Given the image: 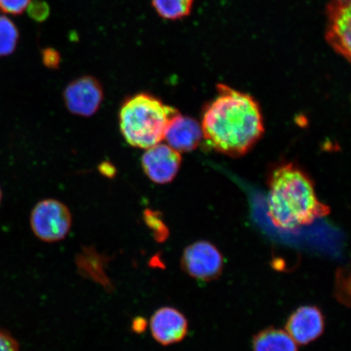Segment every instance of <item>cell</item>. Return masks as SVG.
<instances>
[{
  "label": "cell",
  "instance_id": "3957f363",
  "mask_svg": "<svg viewBox=\"0 0 351 351\" xmlns=\"http://www.w3.org/2000/svg\"><path fill=\"white\" fill-rule=\"evenodd\" d=\"M179 114L177 109L156 96L139 93L122 104L119 113L121 132L130 146L146 150L165 139L170 123Z\"/></svg>",
  "mask_w": 351,
  "mask_h": 351
},
{
  "label": "cell",
  "instance_id": "7c38bea8",
  "mask_svg": "<svg viewBox=\"0 0 351 351\" xmlns=\"http://www.w3.org/2000/svg\"><path fill=\"white\" fill-rule=\"evenodd\" d=\"M109 260V257L99 253L95 248L85 247L77 254L75 262L79 274L112 291L114 285L106 273Z\"/></svg>",
  "mask_w": 351,
  "mask_h": 351
},
{
  "label": "cell",
  "instance_id": "ffe728a7",
  "mask_svg": "<svg viewBox=\"0 0 351 351\" xmlns=\"http://www.w3.org/2000/svg\"><path fill=\"white\" fill-rule=\"evenodd\" d=\"M42 60L47 68L57 69L60 64V55L53 48H46L42 51Z\"/></svg>",
  "mask_w": 351,
  "mask_h": 351
},
{
  "label": "cell",
  "instance_id": "ba28073f",
  "mask_svg": "<svg viewBox=\"0 0 351 351\" xmlns=\"http://www.w3.org/2000/svg\"><path fill=\"white\" fill-rule=\"evenodd\" d=\"M181 165V154L161 143L146 149L142 157L144 173L152 182L161 185L173 181Z\"/></svg>",
  "mask_w": 351,
  "mask_h": 351
},
{
  "label": "cell",
  "instance_id": "2e32d148",
  "mask_svg": "<svg viewBox=\"0 0 351 351\" xmlns=\"http://www.w3.org/2000/svg\"><path fill=\"white\" fill-rule=\"evenodd\" d=\"M143 221L152 232L157 243H165L169 239V230L163 219V215L158 210L146 209L143 213Z\"/></svg>",
  "mask_w": 351,
  "mask_h": 351
},
{
  "label": "cell",
  "instance_id": "52a82bcc",
  "mask_svg": "<svg viewBox=\"0 0 351 351\" xmlns=\"http://www.w3.org/2000/svg\"><path fill=\"white\" fill-rule=\"evenodd\" d=\"M326 38L337 53L350 60L351 0H330L326 8Z\"/></svg>",
  "mask_w": 351,
  "mask_h": 351
},
{
  "label": "cell",
  "instance_id": "5b68a950",
  "mask_svg": "<svg viewBox=\"0 0 351 351\" xmlns=\"http://www.w3.org/2000/svg\"><path fill=\"white\" fill-rule=\"evenodd\" d=\"M181 265L186 273L201 282H210L221 275L223 260L217 247L199 241L184 250Z\"/></svg>",
  "mask_w": 351,
  "mask_h": 351
},
{
  "label": "cell",
  "instance_id": "9c48e42d",
  "mask_svg": "<svg viewBox=\"0 0 351 351\" xmlns=\"http://www.w3.org/2000/svg\"><path fill=\"white\" fill-rule=\"evenodd\" d=\"M154 340L162 346L178 343L185 339L188 322L181 311L164 306L155 311L149 322Z\"/></svg>",
  "mask_w": 351,
  "mask_h": 351
},
{
  "label": "cell",
  "instance_id": "7402d4cb",
  "mask_svg": "<svg viewBox=\"0 0 351 351\" xmlns=\"http://www.w3.org/2000/svg\"><path fill=\"white\" fill-rule=\"evenodd\" d=\"M99 170L101 174L108 178H112L113 177H115L117 173V169L115 167H114L112 164H110L109 162H104V163L101 164L99 166Z\"/></svg>",
  "mask_w": 351,
  "mask_h": 351
},
{
  "label": "cell",
  "instance_id": "6da1fadb",
  "mask_svg": "<svg viewBox=\"0 0 351 351\" xmlns=\"http://www.w3.org/2000/svg\"><path fill=\"white\" fill-rule=\"evenodd\" d=\"M217 91L204 113L203 137L217 152L244 155L265 131L260 107L252 96L226 85L217 86Z\"/></svg>",
  "mask_w": 351,
  "mask_h": 351
},
{
  "label": "cell",
  "instance_id": "4fadbf2b",
  "mask_svg": "<svg viewBox=\"0 0 351 351\" xmlns=\"http://www.w3.org/2000/svg\"><path fill=\"white\" fill-rule=\"evenodd\" d=\"M254 351H298L297 343L287 332L274 328L265 329L254 337Z\"/></svg>",
  "mask_w": 351,
  "mask_h": 351
},
{
  "label": "cell",
  "instance_id": "603a6c76",
  "mask_svg": "<svg viewBox=\"0 0 351 351\" xmlns=\"http://www.w3.org/2000/svg\"><path fill=\"white\" fill-rule=\"evenodd\" d=\"M2 200V191H1V189H0V202H1Z\"/></svg>",
  "mask_w": 351,
  "mask_h": 351
},
{
  "label": "cell",
  "instance_id": "30bf717a",
  "mask_svg": "<svg viewBox=\"0 0 351 351\" xmlns=\"http://www.w3.org/2000/svg\"><path fill=\"white\" fill-rule=\"evenodd\" d=\"M285 328L297 344H309L322 335L324 315L317 306L300 307L289 317Z\"/></svg>",
  "mask_w": 351,
  "mask_h": 351
},
{
  "label": "cell",
  "instance_id": "d6986e66",
  "mask_svg": "<svg viewBox=\"0 0 351 351\" xmlns=\"http://www.w3.org/2000/svg\"><path fill=\"white\" fill-rule=\"evenodd\" d=\"M29 14L35 21H42L47 19L49 15V7L45 2L36 1L30 3Z\"/></svg>",
  "mask_w": 351,
  "mask_h": 351
},
{
  "label": "cell",
  "instance_id": "44dd1931",
  "mask_svg": "<svg viewBox=\"0 0 351 351\" xmlns=\"http://www.w3.org/2000/svg\"><path fill=\"white\" fill-rule=\"evenodd\" d=\"M147 326V320L143 317H138L134 318L133 322H132L131 328L133 332L140 335V333H143L146 330Z\"/></svg>",
  "mask_w": 351,
  "mask_h": 351
},
{
  "label": "cell",
  "instance_id": "277c9868",
  "mask_svg": "<svg viewBox=\"0 0 351 351\" xmlns=\"http://www.w3.org/2000/svg\"><path fill=\"white\" fill-rule=\"evenodd\" d=\"M72 223V214L67 206L54 199L38 202L30 215L34 234L44 243L64 240L69 234Z\"/></svg>",
  "mask_w": 351,
  "mask_h": 351
},
{
  "label": "cell",
  "instance_id": "7a4b0ae2",
  "mask_svg": "<svg viewBox=\"0 0 351 351\" xmlns=\"http://www.w3.org/2000/svg\"><path fill=\"white\" fill-rule=\"evenodd\" d=\"M267 216L276 228L295 230L327 216L330 209L318 199L313 182L293 164L280 166L271 174Z\"/></svg>",
  "mask_w": 351,
  "mask_h": 351
},
{
  "label": "cell",
  "instance_id": "8fae6325",
  "mask_svg": "<svg viewBox=\"0 0 351 351\" xmlns=\"http://www.w3.org/2000/svg\"><path fill=\"white\" fill-rule=\"evenodd\" d=\"M203 138L201 126L191 117H176L166 130L165 139L174 150L188 152L195 150Z\"/></svg>",
  "mask_w": 351,
  "mask_h": 351
},
{
  "label": "cell",
  "instance_id": "8992f818",
  "mask_svg": "<svg viewBox=\"0 0 351 351\" xmlns=\"http://www.w3.org/2000/svg\"><path fill=\"white\" fill-rule=\"evenodd\" d=\"M63 98L66 108L73 115L90 117L103 103V86L97 78L80 77L65 87Z\"/></svg>",
  "mask_w": 351,
  "mask_h": 351
},
{
  "label": "cell",
  "instance_id": "5bb4252c",
  "mask_svg": "<svg viewBox=\"0 0 351 351\" xmlns=\"http://www.w3.org/2000/svg\"><path fill=\"white\" fill-rule=\"evenodd\" d=\"M195 0H152L154 10L162 19L177 21L191 14Z\"/></svg>",
  "mask_w": 351,
  "mask_h": 351
},
{
  "label": "cell",
  "instance_id": "9a60e30c",
  "mask_svg": "<svg viewBox=\"0 0 351 351\" xmlns=\"http://www.w3.org/2000/svg\"><path fill=\"white\" fill-rule=\"evenodd\" d=\"M19 32L14 23L5 16H0V57L10 56L15 51Z\"/></svg>",
  "mask_w": 351,
  "mask_h": 351
},
{
  "label": "cell",
  "instance_id": "e0dca14e",
  "mask_svg": "<svg viewBox=\"0 0 351 351\" xmlns=\"http://www.w3.org/2000/svg\"><path fill=\"white\" fill-rule=\"evenodd\" d=\"M32 0H0V10L12 15L22 14Z\"/></svg>",
  "mask_w": 351,
  "mask_h": 351
},
{
  "label": "cell",
  "instance_id": "ac0fdd59",
  "mask_svg": "<svg viewBox=\"0 0 351 351\" xmlns=\"http://www.w3.org/2000/svg\"><path fill=\"white\" fill-rule=\"evenodd\" d=\"M0 351H20L19 341L2 328H0Z\"/></svg>",
  "mask_w": 351,
  "mask_h": 351
}]
</instances>
